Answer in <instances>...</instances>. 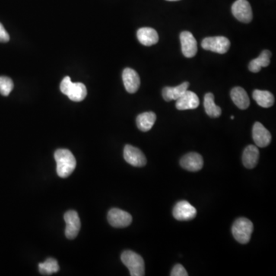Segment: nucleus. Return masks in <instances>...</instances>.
Listing matches in <instances>:
<instances>
[{
  "instance_id": "f257e3e1",
  "label": "nucleus",
  "mask_w": 276,
  "mask_h": 276,
  "mask_svg": "<svg viewBox=\"0 0 276 276\" xmlns=\"http://www.w3.org/2000/svg\"><path fill=\"white\" fill-rule=\"evenodd\" d=\"M57 164V173L61 178L69 176L76 167L75 157L67 149H58L55 153Z\"/></svg>"
},
{
  "instance_id": "f03ea898",
  "label": "nucleus",
  "mask_w": 276,
  "mask_h": 276,
  "mask_svg": "<svg viewBox=\"0 0 276 276\" xmlns=\"http://www.w3.org/2000/svg\"><path fill=\"white\" fill-rule=\"evenodd\" d=\"M121 258L124 265L129 269L131 276L144 275V261L141 255L133 251L126 250L121 254Z\"/></svg>"
},
{
  "instance_id": "7ed1b4c3",
  "label": "nucleus",
  "mask_w": 276,
  "mask_h": 276,
  "mask_svg": "<svg viewBox=\"0 0 276 276\" xmlns=\"http://www.w3.org/2000/svg\"><path fill=\"white\" fill-rule=\"evenodd\" d=\"M252 232H253V224L250 220L244 217L237 219L232 227L233 236L239 243H248L250 240Z\"/></svg>"
},
{
  "instance_id": "20e7f679",
  "label": "nucleus",
  "mask_w": 276,
  "mask_h": 276,
  "mask_svg": "<svg viewBox=\"0 0 276 276\" xmlns=\"http://www.w3.org/2000/svg\"><path fill=\"white\" fill-rule=\"evenodd\" d=\"M203 49L219 54H225L230 48V41L224 36L207 37L203 40Z\"/></svg>"
},
{
  "instance_id": "39448f33",
  "label": "nucleus",
  "mask_w": 276,
  "mask_h": 276,
  "mask_svg": "<svg viewBox=\"0 0 276 276\" xmlns=\"http://www.w3.org/2000/svg\"><path fill=\"white\" fill-rule=\"evenodd\" d=\"M232 13L236 20L244 23L252 20V10L247 0H236L232 7Z\"/></svg>"
},
{
  "instance_id": "423d86ee",
  "label": "nucleus",
  "mask_w": 276,
  "mask_h": 276,
  "mask_svg": "<svg viewBox=\"0 0 276 276\" xmlns=\"http://www.w3.org/2000/svg\"><path fill=\"white\" fill-rule=\"evenodd\" d=\"M64 219L66 223L65 236L68 239L77 237L81 229V221L78 213L74 210H69L65 213Z\"/></svg>"
},
{
  "instance_id": "0eeeda50",
  "label": "nucleus",
  "mask_w": 276,
  "mask_h": 276,
  "mask_svg": "<svg viewBox=\"0 0 276 276\" xmlns=\"http://www.w3.org/2000/svg\"><path fill=\"white\" fill-rule=\"evenodd\" d=\"M173 217L179 221H188L195 218L197 210L188 201H179L173 207Z\"/></svg>"
},
{
  "instance_id": "6e6552de",
  "label": "nucleus",
  "mask_w": 276,
  "mask_h": 276,
  "mask_svg": "<svg viewBox=\"0 0 276 276\" xmlns=\"http://www.w3.org/2000/svg\"><path fill=\"white\" fill-rule=\"evenodd\" d=\"M108 220L113 227L125 228L132 223V217L128 212L113 208L109 212Z\"/></svg>"
},
{
  "instance_id": "1a4fd4ad",
  "label": "nucleus",
  "mask_w": 276,
  "mask_h": 276,
  "mask_svg": "<svg viewBox=\"0 0 276 276\" xmlns=\"http://www.w3.org/2000/svg\"><path fill=\"white\" fill-rule=\"evenodd\" d=\"M124 158L129 164L136 167H142L147 163V159L140 149L133 146H125L124 149Z\"/></svg>"
},
{
  "instance_id": "9d476101",
  "label": "nucleus",
  "mask_w": 276,
  "mask_h": 276,
  "mask_svg": "<svg viewBox=\"0 0 276 276\" xmlns=\"http://www.w3.org/2000/svg\"><path fill=\"white\" fill-rule=\"evenodd\" d=\"M181 47L184 56L193 58L197 53V42L192 33L184 31L180 33Z\"/></svg>"
},
{
  "instance_id": "9b49d317",
  "label": "nucleus",
  "mask_w": 276,
  "mask_h": 276,
  "mask_svg": "<svg viewBox=\"0 0 276 276\" xmlns=\"http://www.w3.org/2000/svg\"><path fill=\"white\" fill-rule=\"evenodd\" d=\"M252 138L256 146L265 147L271 143V135L261 123L255 122L252 128Z\"/></svg>"
},
{
  "instance_id": "f8f14e48",
  "label": "nucleus",
  "mask_w": 276,
  "mask_h": 276,
  "mask_svg": "<svg viewBox=\"0 0 276 276\" xmlns=\"http://www.w3.org/2000/svg\"><path fill=\"white\" fill-rule=\"evenodd\" d=\"M123 82L128 93L134 94L139 89L141 79L137 71L132 68H127L123 71Z\"/></svg>"
},
{
  "instance_id": "ddd939ff",
  "label": "nucleus",
  "mask_w": 276,
  "mask_h": 276,
  "mask_svg": "<svg viewBox=\"0 0 276 276\" xmlns=\"http://www.w3.org/2000/svg\"><path fill=\"white\" fill-rule=\"evenodd\" d=\"M200 100L198 96L191 90H187L176 101V108L178 110H191L198 108Z\"/></svg>"
},
{
  "instance_id": "4468645a",
  "label": "nucleus",
  "mask_w": 276,
  "mask_h": 276,
  "mask_svg": "<svg viewBox=\"0 0 276 276\" xmlns=\"http://www.w3.org/2000/svg\"><path fill=\"white\" fill-rule=\"evenodd\" d=\"M180 165L185 170L197 172L202 169L204 166V160L201 154L192 152L182 157L180 160Z\"/></svg>"
},
{
  "instance_id": "2eb2a0df",
  "label": "nucleus",
  "mask_w": 276,
  "mask_h": 276,
  "mask_svg": "<svg viewBox=\"0 0 276 276\" xmlns=\"http://www.w3.org/2000/svg\"><path fill=\"white\" fill-rule=\"evenodd\" d=\"M137 36L138 41L145 46L155 45L159 41L157 31L152 28H141L137 31Z\"/></svg>"
},
{
  "instance_id": "dca6fc26",
  "label": "nucleus",
  "mask_w": 276,
  "mask_h": 276,
  "mask_svg": "<svg viewBox=\"0 0 276 276\" xmlns=\"http://www.w3.org/2000/svg\"><path fill=\"white\" fill-rule=\"evenodd\" d=\"M259 159V151L255 145H249L245 147L242 154V163L248 169H252L256 166Z\"/></svg>"
},
{
  "instance_id": "f3484780",
  "label": "nucleus",
  "mask_w": 276,
  "mask_h": 276,
  "mask_svg": "<svg viewBox=\"0 0 276 276\" xmlns=\"http://www.w3.org/2000/svg\"><path fill=\"white\" fill-rule=\"evenodd\" d=\"M230 96H231L232 100L239 109L245 110L249 108L250 101L247 93L242 87H236L232 89Z\"/></svg>"
},
{
  "instance_id": "a211bd4d",
  "label": "nucleus",
  "mask_w": 276,
  "mask_h": 276,
  "mask_svg": "<svg viewBox=\"0 0 276 276\" xmlns=\"http://www.w3.org/2000/svg\"><path fill=\"white\" fill-rule=\"evenodd\" d=\"M189 84L188 81H185L176 87H164L162 90V96L166 102L176 101L183 94L184 92L188 90Z\"/></svg>"
},
{
  "instance_id": "6ab92c4d",
  "label": "nucleus",
  "mask_w": 276,
  "mask_h": 276,
  "mask_svg": "<svg viewBox=\"0 0 276 276\" xmlns=\"http://www.w3.org/2000/svg\"><path fill=\"white\" fill-rule=\"evenodd\" d=\"M157 120L155 114L152 112H144L138 115L137 118V126L140 131L147 132L153 128Z\"/></svg>"
},
{
  "instance_id": "aec40b11",
  "label": "nucleus",
  "mask_w": 276,
  "mask_h": 276,
  "mask_svg": "<svg viewBox=\"0 0 276 276\" xmlns=\"http://www.w3.org/2000/svg\"><path fill=\"white\" fill-rule=\"evenodd\" d=\"M271 57V53L270 51L264 50L258 58L250 61L249 65V71L253 73H257L261 71L263 67L268 66Z\"/></svg>"
},
{
  "instance_id": "412c9836",
  "label": "nucleus",
  "mask_w": 276,
  "mask_h": 276,
  "mask_svg": "<svg viewBox=\"0 0 276 276\" xmlns=\"http://www.w3.org/2000/svg\"><path fill=\"white\" fill-rule=\"evenodd\" d=\"M252 98L259 106L268 109L272 106L274 103V98L271 92L268 90H255L252 94Z\"/></svg>"
},
{
  "instance_id": "4be33fe9",
  "label": "nucleus",
  "mask_w": 276,
  "mask_h": 276,
  "mask_svg": "<svg viewBox=\"0 0 276 276\" xmlns=\"http://www.w3.org/2000/svg\"><path fill=\"white\" fill-rule=\"evenodd\" d=\"M204 109L206 113L210 118H219L221 115L222 110L214 102V96L212 93H207L204 96Z\"/></svg>"
},
{
  "instance_id": "5701e85b",
  "label": "nucleus",
  "mask_w": 276,
  "mask_h": 276,
  "mask_svg": "<svg viewBox=\"0 0 276 276\" xmlns=\"http://www.w3.org/2000/svg\"><path fill=\"white\" fill-rule=\"evenodd\" d=\"M87 96V89L82 83H73L71 88L68 90L67 96L73 102H79L84 100Z\"/></svg>"
},
{
  "instance_id": "b1692460",
  "label": "nucleus",
  "mask_w": 276,
  "mask_h": 276,
  "mask_svg": "<svg viewBox=\"0 0 276 276\" xmlns=\"http://www.w3.org/2000/svg\"><path fill=\"white\" fill-rule=\"evenodd\" d=\"M39 272L44 275H50L59 271V265L56 259L49 258L45 262L39 264Z\"/></svg>"
},
{
  "instance_id": "393cba45",
  "label": "nucleus",
  "mask_w": 276,
  "mask_h": 276,
  "mask_svg": "<svg viewBox=\"0 0 276 276\" xmlns=\"http://www.w3.org/2000/svg\"><path fill=\"white\" fill-rule=\"evenodd\" d=\"M14 84L11 78L5 76H0V94L4 96H8L13 90Z\"/></svg>"
},
{
  "instance_id": "a878e982",
  "label": "nucleus",
  "mask_w": 276,
  "mask_h": 276,
  "mask_svg": "<svg viewBox=\"0 0 276 276\" xmlns=\"http://www.w3.org/2000/svg\"><path fill=\"white\" fill-rule=\"evenodd\" d=\"M73 82L71 81V78L68 76L65 77L61 82V85H60V90L63 93L64 95L67 96L68 93V90L71 88V85H72Z\"/></svg>"
},
{
  "instance_id": "bb28decb",
  "label": "nucleus",
  "mask_w": 276,
  "mask_h": 276,
  "mask_svg": "<svg viewBox=\"0 0 276 276\" xmlns=\"http://www.w3.org/2000/svg\"><path fill=\"white\" fill-rule=\"evenodd\" d=\"M171 276H188V271L184 268L180 264H177L173 267L172 269L171 273H170Z\"/></svg>"
},
{
  "instance_id": "cd10ccee",
  "label": "nucleus",
  "mask_w": 276,
  "mask_h": 276,
  "mask_svg": "<svg viewBox=\"0 0 276 276\" xmlns=\"http://www.w3.org/2000/svg\"><path fill=\"white\" fill-rule=\"evenodd\" d=\"M10 41V36L4 26L0 23V42H7Z\"/></svg>"
},
{
  "instance_id": "c85d7f7f",
  "label": "nucleus",
  "mask_w": 276,
  "mask_h": 276,
  "mask_svg": "<svg viewBox=\"0 0 276 276\" xmlns=\"http://www.w3.org/2000/svg\"><path fill=\"white\" fill-rule=\"evenodd\" d=\"M166 1H170V2H176V1H179V0H166Z\"/></svg>"
},
{
  "instance_id": "c756f323",
  "label": "nucleus",
  "mask_w": 276,
  "mask_h": 276,
  "mask_svg": "<svg viewBox=\"0 0 276 276\" xmlns=\"http://www.w3.org/2000/svg\"><path fill=\"white\" fill-rule=\"evenodd\" d=\"M231 119H232V120L234 119V116H232V117H231Z\"/></svg>"
}]
</instances>
